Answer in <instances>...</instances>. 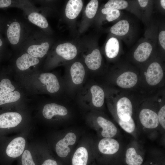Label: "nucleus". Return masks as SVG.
I'll return each mask as SVG.
<instances>
[{
  "mask_svg": "<svg viewBox=\"0 0 165 165\" xmlns=\"http://www.w3.org/2000/svg\"><path fill=\"white\" fill-rule=\"evenodd\" d=\"M39 62L38 58L35 57L26 53L18 57L16 61L17 68L21 71L28 69L31 66L38 64Z\"/></svg>",
  "mask_w": 165,
  "mask_h": 165,
  "instance_id": "nucleus-16",
  "label": "nucleus"
},
{
  "mask_svg": "<svg viewBox=\"0 0 165 165\" xmlns=\"http://www.w3.org/2000/svg\"><path fill=\"white\" fill-rule=\"evenodd\" d=\"M4 17H1L0 16V33L2 31L3 23Z\"/></svg>",
  "mask_w": 165,
  "mask_h": 165,
  "instance_id": "nucleus-38",
  "label": "nucleus"
},
{
  "mask_svg": "<svg viewBox=\"0 0 165 165\" xmlns=\"http://www.w3.org/2000/svg\"><path fill=\"white\" fill-rule=\"evenodd\" d=\"M41 165H58L57 162L53 160L49 159L45 160Z\"/></svg>",
  "mask_w": 165,
  "mask_h": 165,
  "instance_id": "nucleus-36",
  "label": "nucleus"
},
{
  "mask_svg": "<svg viewBox=\"0 0 165 165\" xmlns=\"http://www.w3.org/2000/svg\"><path fill=\"white\" fill-rule=\"evenodd\" d=\"M22 165H35L30 152L25 150L23 152L21 158Z\"/></svg>",
  "mask_w": 165,
  "mask_h": 165,
  "instance_id": "nucleus-31",
  "label": "nucleus"
},
{
  "mask_svg": "<svg viewBox=\"0 0 165 165\" xmlns=\"http://www.w3.org/2000/svg\"><path fill=\"white\" fill-rule=\"evenodd\" d=\"M128 6L127 2L123 0H110L105 5V8H110L117 9H122Z\"/></svg>",
  "mask_w": 165,
  "mask_h": 165,
  "instance_id": "nucleus-27",
  "label": "nucleus"
},
{
  "mask_svg": "<svg viewBox=\"0 0 165 165\" xmlns=\"http://www.w3.org/2000/svg\"><path fill=\"white\" fill-rule=\"evenodd\" d=\"M138 1L140 6L143 8L146 6L148 2V0H138Z\"/></svg>",
  "mask_w": 165,
  "mask_h": 165,
  "instance_id": "nucleus-37",
  "label": "nucleus"
},
{
  "mask_svg": "<svg viewBox=\"0 0 165 165\" xmlns=\"http://www.w3.org/2000/svg\"><path fill=\"white\" fill-rule=\"evenodd\" d=\"M98 6V1L97 0H91L87 4L85 10L86 14L89 18L91 19L96 14Z\"/></svg>",
  "mask_w": 165,
  "mask_h": 165,
  "instance_id": "nucleus-28",
  "label": "nucleus"
},
{
  "mask_svg": "<svg viewBox=\"0 0 165 165\" xmlns=\"http://www.w3.org/2000/svg\"><path fill=\"white\" fill-rule=\"evenodd\" d=\"M26 144L25 140L22 137L13 139L7 145L6 153L8 157L15 158L20 156L23 152Z\"/></svg>",
  "mask_w": 165,
  "mask_h": 165,
  "instance_id": "nucleus-8",
  "label": "nucleus"
},
{
  "mask_svg": "<svg viewBox=\"0 0 165 165\" xmlns=\"http://www.w3.org/2000/svg\"><path fill=\"white\" fill-rule=\"evenodd\" d=\"M118 123L121 127L127 133H131L135 129V123L132 117L127 122L123 121L119 119Z\"/></svg>",
  "mask_w": 165,
  "mask_h": 165,
  "instance_id": "nucleus-30",
  "label": "nucleus"
},
{
  "mask_svg": "<svg viewBox=\"0 0 165 165\" xmlns=\"http://www.w3.org/2000/svg\"><path fill=\"white\" fill-rule=\"evenodd\" d=\"M70 74L72 81L74 84L76 85L81 84L84 80L85 75L83 65L79 62L74 63L71 67Z\"/></svg>",
  "mask_w": 165,
  "mask_h": 165,
  "instance_id": "nucleus-13",
  "label": "nucleus"
},
{
  "mask_svg": "<svg viewBox=\"0 0 165 165\" xmlns=\"http://www.w3.org/2000/svg\"><path fill=\"white\" fill-rule=\"evenodd\" d=\"M159 123L162 127L165 129V106L162 107L157 114Z\"/></svg>",
  "mask_w": 165,
  "mask_h": 165,
  "instance_id": "nucleus-32",
  "label": "nucleus"
},
{
  "mask_svg": "<svg viewBox=\"0 0 165 165\" xmlns=\"http://www.w3.org/2000/svg\"><path fill=\"white\" fill-rule=\"evenodd\" d=\"M102 57L99 50H94L90 54L87 55L85 59V62L88 68L91 70H96L101 66Z\"/></svg>",
  "mask_w": 165,
  "mask_h": 165,
  "instance_id": "nucleus-19",
  "label": "nucleus"
},
{
  "mask_svg": "<svg viewBox=\"0 0 165 165\" xmlns=\"http://www.w3.org/2000/svg\"><path fill=\"white\" fill-rule=\"evenodd\" d=\"M163 76V72L160 65L157 62H154L148 66L145 78L149 85L155 86L161 81Z\"/></svg>",
  "mask_w": 165,
  "mask_h": 165,
  "instance_id": "nucleus-5",
  "label": "nucleus"
},
{
  "mask_svg": "<svg viewBox=\"0 0 165 165\" xmlns=\"http://www.w3.org/2000/svg\"><path fill=\"white\" fill-rule=\"evenodd\" d=\"M152 50L150 43L144 42L140 44L134 53V59L137 61L142 62L146 61L149 57Z\"/></svg>",
  "mask_w": 165,
  "mask_h": 165,
  "instance_id": "nucleus-20",
  "label": "nucleus"
},
{
  "mask_svg": "<svg viewBox=\"0 0 165 165\" xmlns=\"http://www.w3.org/2000/svg\"><path fill=\"white\" fill-rule=\"evenodd\" d=\"M27 18L31 23L40 28L45 29L48 27V23L46 18L37 12H29L27 15Z\"/></svg>",
  "mask_w": 165,
  "mask_h": 165,
  "instance_id": "nucleus-21",
  "label": "nucleus"
},
{
  "mask_svg": "<svg viewBox=\"0 0 165 165\" xmlns=\"http://www.w3.org/2000/svg\"><path fill=\"white\" fill-rule=\"evenodd\" d=\"M119 49V44L117 39L114 37L111 38L106 44L105 52L106 56L110 58L115 57L118 53Z\"/></svg>",
  "mask_w": 165,
  "mask_h": 165,
  "instance_id": "nucleus-23",
  "label": "nucleus"
},
{
  "mask_svg": "<svg viewBox=\"0 0 165 165\" xmlns=\"http://www.w3.org/2000/svg\"><path fill=\"white\" fill-rule=\"evenodd\" d=\"M57 55L66 60H71L76 56L77 51L76 47L69 42L58 45L56 49Z\"/></svg>",
  "mask_w": 165,
  "mask_h": 165,
  "instance_id": "nucleus-12",
  "label": "nucleus"
},
{
  "mask_svg": "<svg viewBox=\"0 0 165 165\" xmlns=\"http://www.w3.org/2000/svg\"><path fill=\"white\" fill-rule=\"evenodd\" d=\"M50 45L47 42H42L38 32L31 33L28 36L21 48L27 53L38 58L43 57L47 53Z\"/></svg>",
  "mask_w": 165,
  "mask_h": 165,
  "instance_id": "nucleus-2",
  "label": "nucleus"
},
{
  "mask_svg": "<svg viewBox=\"0 0 165 165\" xmlns=\"http://www.w3.org/2000/svg\"><path fill=\"white\" fill-rule=\"evenodd\" d=\"M140 122L145 128L153 129L158 126L157 114L153 111L148 108L142 109L139 114Z\"/></svg>",
  "mask_w": 165,
  "mask_h": 165,
  "instance_id": "nucleus-4",
  "label": "nucleus"
},
{
  "mask_svg": "<svg viewBox=\"0 0 165 165\" xmlns=\"http://www.w3.org/2000/svg\"><path fill=\"white\" fill-rule=\"evenodd\" d=\"M6 41L2 38L0 33V56L6 48Z\"/></svg>",
  "mask_w": 165,
  "mask_h": 165,
  "instance_id": "nucleus-35",
  "label": "nucleus"
},
{
  "mask_svg": "<svg viewBox=\"0 0 165 165\" xmlns=\"http://www.w3.org/2000/svg\"><path fill=\"white\" fill-rule=\"evenodd\" d=\"M22 117L18 113L6 112L0 114V129H9L18 125L22 120Z\"/></svg>",
  "mask_w": 165,
  "mask_h": 165,
  "instance_id": "nucleus-7",
  "label": "nucleus"
},
{
  "mask_svg": "<svg viewBox=\"0 0 165 165\" xmlns=\"http://www.w3.org/2000/svg\"><path fill=\"white\" fill-rule=\"evenodd\" d=\"M102 13L106 15V18L109 22H111L118 18L120 15L119 10L110 8H104L101 10Z\"/></svg>",
  "mask_w": 165,
  "mask_h": 165,
  "instance_id": "nucleus-29",
  "label": "nucleus"
},
{
  "mask_svg": "<svg viewBox=\"0 0 165 165\" xmlns=\"http://www.w3.org/2000/svg\"><path fill=\"white\" fill-rule=\"evenodd\" d=\"M68 113V111L66 107L54 103L46 104L42 110L43 116L48 119H51L56 115L65 116Z\"/></svg>",
  "mask_w": 165,
  "mask_h": 165,
  "instance_id": "nucleus-11",
  "label": "nucleus"
},
{
  "mask_svg": "<svg viewBox=\"0 0 165 165\" xmlns=\"http://www.w3.org/2000/svg\"><path fill=\"white\" fill-rule=\"evenodd\" d=\"M87 151L84 147L78 148L75 152L72 160V165H86L88 160Z\"/></svg>",
  "mask_w": 165,
  "mask_h": 165,
  "instance_id": "nucleus-22",
  "label": "nucleus"
},
{
  "mask_svg": "<svg viewBox=\"0 0 165 165\" xmlns=\"http://www.w3.org/2000/svg\"><path fill=\"white\" fill-rule=\"evenodd\" d=\"M159 39L160 43L162 48L165 50V31L160 32L159 35Z\"/></svg>",
  "mask_w": 165,
  "mask_h": 165,
  "instance_id": "nucleus-34",
  "label": "nucleus"
},
{
  "mask_svg": "<svg viewBox=\"0 0 165 165\" xmlns=\"http://www.w3.org/2000/svg\"><path fill=\"white\" fill-rule=\"evenodd\" d=\"M117 113L119 119L122 121H128L132 117L133 108L130 100L127 97L120 98L116 105Z\"/></svg>",
  "mask_w": 165,
  "mask_h": 165,
  "instance_id": "nucleus-3",
  "label": "nucleus"
},
{
  "mask_svg": "<svg viewBox=\"0 0 165 165\" xmlns=\"http://www.w3.org/2000/svg\"><path fill=\"white\" fill-rule=\"evenodd\" d=\"M20 93L16 91L9 93L0 97V106L16 102L20 98Z\"/></svg>",
  "mask_w": 165,
  "mask_h": 165,
  "instance_id": "nucleus-26",
  "label": "nucleus"
},
{
  "mask_svg": "<svg viewBox=\"0 0 165 165\" xmlns=\"http://www.w3.org/2000/svg\"><path fill=\"white\" fill-rule=\"evenodd\" d=\"M16 2L10 0H0V8L6 9L15 6Z\"/></svg>",
  "mask_w": 165,
  "mask_h": 165,
  "instance_id": "nucleus-33",
  "label": "nucleus"
},
{
  "mask_svg": "<svg viewBox=\"0 0 165 165\" xmlns=\"http://www.w3.org/2000/svg\"><path fill=\"white\" fill-rule=\"evenodd\" d=\"M120 145L116 140L111 138H104L99 142L98 148L101 153L106 155H112L119 150Z\"/></svg>",
  "mask_w": 165,
  "mask_h": 165,
  "instance_id": "nucleus-9",
  "label": "nucleus"
},
{
  "mask_svg": "<svg viewBox=\"0 0 165 165\" xmlns=\"http://www.w3.org/2000/svg\"><path fill=\"white\" fill-rule=\"evenodd\" d=\"M76 137L72 132L67 133L65 136L57 143L55 150L57 155L61 157H66L71 151L69 145H74L75 142Z\"/></svg>",
  "mask_w": 165,
  "mask_h": 165,
  "instance_id": "nucleus-6",
  "label": "nucleus"
},
{
  "mask_svg": "<svg viewBox=\"0 0 165 165\" xmlns=\"http://www.w3.org/2000/svg\"><path fill=\"white\" fill-rule=\"evenodd\" d=\"M138 79L137 75L135 73L128 71L119 75L117 79L116 82L119 87L128 88L134 86L137 83Z\"/></svg>",
  "mask_w": 165,
  "mask_h": 165,
  "instance_id": "nucleus-14",
  "label": "nucleus"
},
{
  "mask_svg": "<svg viewBox=\"0 0 165 165\" xmlns=\"http://www.w3.org/2000/svg\"><path fill=\"white\" fill-rule=\"evenodd\" d=\"M97 123L102 128V136L105 138H111L116 135L117 129L115 125L111 121L101 116L97 119Z\"/></svg>",
  "mask_w": 165,
  "mask_h": 165,
  "instance_id": "nucleus-15",
  "label": "nucleus"
},
{
  "mask_svg": "<svg viewBox=\"0 0 165 165\" xmlns=\"http://www.w3.org/2000/svg\"><path fill=\"white\" fill-rule=\"evenodd\" d=\"M125 160L128 165H141L143 162L141 156L138 154L135 148L132 147L127 150Z\"/></svg>",
  "mask_w": 165,
  "mask_h": 165,
  "instance_id": "nucleus-24",
  "label": "nucleus"
},
{
  "mask_svg": "<svg viewBox=\"0 0 165 165\" xmlns=\"http://www.w3.org/2000/svg\"><path fill=\"white\" fill-rule=\"evenodd\" d=\"M90 98L93 105L96 107H100L104 104L105 94L103 89L96 85L92 86L90 89Z\"/></svg>",
  "mask_w": 165,
  "mask_h": 165,
  "instance_id": "nucleus-17",
  "label": "nucleus"
},
{
  "mask_svg": "<svg viewBox=\"0 0 165 165\" xmlns=\"http://www.w3.org/2000/svg\"></svg>",
  "mask_w": 165,
  "mask_h": 165,
  "instance_id": "nucleus-40",
  "label": "nucleus"
},
{
  "mask_svg": "<svg viewBox=\"0 0 165 165\" xmlns=\"http://www.w3.org/2000/svg\"><path fill=\"white\" fill-rule=\"evenodd\" d=\"M160 4L162 7L164 9H165V0H160Z\"/></svg>",
  "mask_w": 165,
  "mask_h": 165,
  "instance_id": "nucleus-39",
  "label": "nucleus"
},
{
  "mask_svg": "<svg viewBox=\"0 0 165 165\" xmlns=\"http://www.w3.org/2000/svg\"><path fill=\"white\" fill-rule=\"evenodd\" d=\"M38 79L42 83L46 86L47 90L49 93H55L59 90V82L54 74L51 73H42Z\"/></svg>",
  "mask_w": 165,
  "mask_h": 165,
  "instance_id": "nucleus-10",
  "label": "nucleus"
},
{
  "mask_svg": "<svg viewBox=\"0 0 165 165\" xmlns=\"http://www.w3.org/2000/svg\"><path fill=\"white\" fill-rule=\"evenodd\" d=\"M83 6L81 0H70L68 2L65 8L66 16L69 19L76 18L81 12Z\"/></svg>",
  "mask_w": 165,
  "mask_h": 165,
  "instance_id": "nucleus-18",
  "label": "nucleus"
},
{
  "mask_svg": "<svg viewBox=\"0 0 165 165\" xmlns=\"http://www.w3.org/2000/svg\"><path fill=\"white\" fill-rule=\"evenodd\" d=\"M2 31L5 34L6 41L15 48H21L31 34L26 25L21 21L5 17Z\"/></svg>",
  "mask_w": 165,
  "mask_h": 165,
  "instance_id": "nucleus-1",
  "label": "nucleus"
},
{
  "mask_svg": "<svg viewBox=\"0 0 165 165\" xmlns=\"http://www.w3.org/2000/svg\"><path fill=\"white\" fill-rule=\"evenodd\" d=\"M129 29L128 21L126 20H122L113 25L110 29V31L115 35L123 36L128 33Z\"/></svg>",
  "mask_w": 165,
  "mask_h": 165,
  "instance_id": "nucleus-25",
  "label": "nucleus"
}]
</instances>
